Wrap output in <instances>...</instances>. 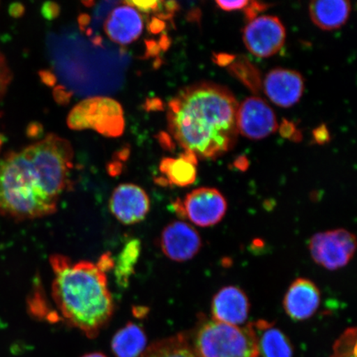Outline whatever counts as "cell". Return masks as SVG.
Here are the masks:
<instances>
[{
    "instance_id": "6da1fadb",
    "label": "cell",
    "mask_w": 357,
    "mask_h": 357,
    "mask_svg": "<svg viewBox=\"0 0 357 357\" xmlns=\"http://www.w3.org/2000/svg\"><path fill=\"white\" fill-rule=\"evenodd\" d=\"M73 146L49 134L45 139L0 158V215L36 220L57 211L73 168Z\"/></svg>"
},
{
    "instance_id": "7a4b0ae2",
    "label": "cell",
    "mask_w": 357,
    "mask_h": 357,
    "mask_svg": "<svg viewBox=\"0 0 357 357\" xmlns=\"http://www.w3.org/2000/svg\"><path fill=\"white\" fill-rule=\"evenodd\" d=\"M238 109L229 89L213 83L196 84L169 102V130L185 153L215 159L236 144Z\"/></svg>"
},
{
    "instance_id": "3957f363",
    "label": "cell",
    "mask_w": 357,
    "mask_h": 357,
    "mask_svg": "<svg viewBox=\"0 0 357 357\" xmlns=\"http://www.w3.org/2000/svg\"><path fill=\"white\" fill-rule=\"evenodd\" d=\"M50 264L52 297L62 318L87 337H96L114 310L105 272L95 263L73 262L60 254L51 257Z\"/></svg>"
},
{
    "instance_id": "277c9868",
    "label": "cell",
    "mask_w": 357,
    "mask_h": 357,
    "mask_svg": "<svg viewBox=\"0 0 357 357\" xmlns=\"http://www.w3.org/2000/svg\"><path fill=\"white\" fill-rule=\"evenodd\" d=\"M190 341L199 357H258L253 324L229 325L208 320L198 326Z\"/></svg>"
},
{
    "instance_id": "5b68a950",
    "label": "cell",
    "mask_w": 357,
    "mask_h": 357,
    "mask_svg": "<svg viewBox=\"0 0 357 357\" xmlns=\"http://www.w3.org/2000/svg\"><path fill=\"white\" fill-rule=\"evenodd\" d=\"M67 125L73 130L93 129L105 137H117L124 131L123 110L110 98H89L70 111Z\"/></svg>"
},
{
    "instance_id": "8992f818",
    "label": "cell",
    "mask_w": 357,
    "mask_h": 357,
    "mask_svg": "<svg viewBox=\"0 0 357 357\" xmlns=\"http://www.w3.org/2000/svg\"><path fill=\"white\" fill-rule=\"evenodd\" d=\"M173 208L181 218H186L196 226L208 227L221 222L227 203L218 190L203 187L191 191L184 199L175 201Z\"/></svg>"
},
{
    "instance_id": "52a82bcc",
    "label": "cell",
    "mask_w": 357,
    "mask_h": 357,
    "mask_svg": "<svg viewBox=\"0 0 357 357\" xmlns=\"http://www.w3.org/2000/svg\"><path fill=\"white\" fill-rule=\"evenodd\" d=\"M312 260L328 271L346 266L356 249L354 234L345 229H335L312 236L309 244Z\"/></svg>"
},
{
    "instance_id": "ba28073f",
    "label": "cell",
    "mask_w": 357,
    "mask_h": 357,
    "mask_svg": "<svg viewBox=\"0 0 357 357\" xmlns=\"http://www.w3.org/2000/svg\"><path fill=\"white\" fill-rule=\"evenodd\" d=\"M287 33L282 22L274 16H261L245 26L243 41L248 51L259 57L274 56L283 47Z\"/></svg>"
},
{
    "instance_id": "9c48e42d",
    "label": "cell",
    "mask_w": 357,
    "mask_h": 357,
    "mask_svg": "<svg viewBox=\"0 0 357 357\" xmlns=\"http://www.w3.org/2000/svg\"><path fill=\"white\" fill-rule=\"evenodd\" d=\"M238 132L252 140H261L278 130L273 109L261 98L250 97L238 106L236 113Z\"/></svg>"
},
{
    "instance_id": "30bf717a",
    "label": "cell",
    "mask_w": 357,
    "mask_h": 357,
    "mask_svg": "<svg viewBox=\"0 0 357 357\" xmlns=\"http://www.w3.org/2000/svg\"><path fill=\"white\" fill-rule=\"evenodd\" d=\"M164 255L177 262L191 260L202 248L197 230L185 222L174 221L165 227L160 238Z\"/></svg>"
},
{
    "instance_id": "8fae6325",
    "label": "cell",
    "mask_w": 357,
    "mask_h": 357,
    "mask_svg": "<svg viewBox=\"0 0 357 357\" xmlns=\"http://www.w3.org/2000/svg\"><path fill=\"white\" fill-rule=\"evenodd\" d=\"M150 208L149 195L140 186L134 184L119 185L109 200L112 214L124 225H137L144 220Z\"/></svg>"
},
{
    "instance_id": "7c38bea8",
    "label": "cell",
    "mask_w": 357,
    "mask_h": 357,
    "mask_svg": "<svg viewBox=\"0 0 357 357\" xmlns=\"http://www.w3.org/2000/svg\"><path fill=\"white\" fill-rule=\"evenodd\" d=\"M264 88L266 95L275 105L289 108L301 99L305 83L297 71L278 68L266 75Z\"/></svg>"
},
{
    "instance_id": "4fadbf2b",
    "label": "cell",
    "mask_w": 357,
    "mask_h": 357,
    "mask_svg": "<svg viewBox=\"0 0 357 357\" xmlns=\"http://www.w3.org/2000/svg\"><path fill=\"white\" fill-rule=\"evenodd\" d=\"M321 294L312 281L298 278L290 284L284 298V309L290 319L296 321L309 319L318 310Z\"/></svg>"
},
{
    "instance_id": "5bb4252c",
    "label": "cell",
    "mask_w": 357,
    "mask_h": 357,
    "mask_svg": "<svg viewBox=\"0 0 357 357\" xmlns=\"http://www.w3.org/2000/svg\"><path fill=\"white\" fill-rule=\"evenodd\" d=\"M213 319L222 324L240 326L248 320L250 302L243 289L236 287H223L212 301Z\"/></svg>"
},
{
    "instance_id": "9a60e30c",
    "label": "cell",
    "mask_w": 357,
    "mask_h": 357,
    "mask_svg": "<svg viewBox=\"0 0 357 357\" xmlns=\"http://www.w3.org/2000/svg\"><path fill=\"white\" fill-rule=\"evenodd\" d=\"M144 21L140 13L129 6L115 8L105 22V32L116 43L130 44L140 37Z\"/></svg>"
},
{
    "instance_id": "2e32d148",
    "label": "cell",
    "mask_w": 357,
    "mask_h": 357,
    "mask_svg": "<svg viewBox=\"0 0 357 357\" xmlns=\"http://www.w3.org/2000/svg\"><path fill=\"white\" fill-rule=\"evenodd\" d=\"M197 159L190 153L182 154L178 158H164L159 167L163 176L159 178V184L178 187L194 184L197 177Z\"/></svg>"
},
{
    "instance_id": "e0dca14e",
    "label": "cell",
    "mask_w": 357,
    "mask_h": 357,
    "mask_svg": "<svg viewBox=\"0 0 357 357\" xmlns=\"http://www.w3.org/2000/svg\"><path fill=\"white\" fill-rule=\"evenodd\" d=\"M253 326L257 337L259 355L262 357H293L291 342L274 324L260 320Z\"/></svg>"
},
{
    "instance_id": "ac0fdd59",
    "label": "cell",
    "mask_w": 357,
    "mask_h": 357,
    "mask_svg": "<svg viewBox=\"0 0 357 357\" xmlns=\"http://www.w3.org/2000/svg\"><path fill=\"white\" fill-rule=\"evenodd\" d=\"M312 22L324 30H334L346 24L351 13V3L346 0H321L310 3Z\"/></svg>"
},
{
    "instance_id": "d6986e66",
    "label": "cell",
    "mask_w": 357,
    "mask_h": 357,
    "mask_svg": "<svg viewBox=\"0 0 357 357\" xmlns=\"http://www.w3.org/2000/svg\"><path fill=\"white\" fill-rule=\"evenodd\" d=\"M147 338L140 326L128 323L114 334L112 351L117 357H140L146 349Z\"/></svg>"
},
{
    "instance_id": "ffe728a7",
    "label": "cell",
    "mask_w": 357,
    "mask_h": 357,
    "mask_svg": "<svg viewBox=\"0 0 357 357\" xmlns=\"http://www.w3.org/2000/svg\"><path fill=\"white\" fill-rule=\"evenodd\" d=\"M140 357H199L194 349L188 333L162 339L151 344Z\"/></svg>"
},
{
    "instance_id": "44dd1931",
    "label": "cell",
    "mask_w": 357,
    "mask_h": 357,
    "mask_svg": "<svg viewBox=\"0 0 357 357\" xmlns=\"http://www.w3.org/2000/svg\"><path fill=\"white\" fill-rule=\"evenodd\" d=\"M141 253V243L138 239H132L124 245L117 262H114L116 280L121 287H126L133 274Z\"/></svg>"
},
{
    "instance_id": "7402d4cb",
    "label": "cell",
    "mask_w": 357,
    "mask_h": 357,
    "mask_svg": "<svg viewBox=\"0 0 357 357\" xmlns=\"http://www.w3.org/2000/svg\"><path fill=\"white\" fill-rule=\"evenodd\" d=\"M357 331L356 328L345 330L333 347L331 357H356Z\"/></svg>"
},
{
    "instance_id": "603a6c76",
    "label": "cell",
    "mask_w": 357,
    "mask_h": 357,
    "mask_svg": "<svg viewBox=\"0 0 357 357\" xmlns=\"http://www.w3.org/2000/svg\"><path fill=\"white\" fill-rule=\"evenodd\" d=\"M12 73L6 56L0 52V100L6 93L12 80Z\"/></svg>"
},
{
    "instance_id": "cb8c5ba5",
    "label": "cell",
    "mask_w": 357,
    "mask_h": 357,
    "mask_svg": "<svg viewBox=\"0 0 357 357\" xmlns=\"http://www.w3.org/2000/svg\"><path fill=\"white\" fill-rule=\"evenodd\" d=\"M127 6L136 8L144 13H151L159 10L160 3L158 1H126L124 2Z\"/></svg>"
},
{
    "instance_id": "d4e9b609",
    "label": "cell",
    "mask_w": 357,
    "mask_h": 357,
    "mask_svg": "<svg viewBox=\"0 0 357 357\" xmlns=\"http://www.w3.org/2000/svg\"><path fill=\"white\" fill-rule=\"evenodd\" d=\"M42 13L45 19L47 20H53L59 15L60 6L56 3H45L42 8Z\"/></svg>"
},
{
    "instance_id": "484cf974",
    "label": "cell",
    "mask_w": 357,
    "mask_h": 357,
    "mask_svg": "<svg viewBox=\"0 0 357 357\" xmlns=\"http://www.w3.org/2000/svg\"><path fill=\"white\" fill-rule=\"evenodd\" d=\"M218 6L225 11H234L242 10L249 4V1H217Z\"/></svg>"
},
{
    "instance_id": "4316f807",
    "label": "cell",
    "mask_w": 357,
    "mask_h": 357,
    "mask_svg": "<svg viewBox=\"0 0 357 357\" xmlns=\"http://www.w3.org/2000/svg\"><path fill=\"white\" fill-rule=\"evenodd\" d=\"M314 135L317 142L320 144H324L329 140V133L326 127H319L314 132Z\"/></svg>"
},
{
    "instance_id": "83f0119b",
    "label": "cell",
    "mask_w": 357,
    "mask_h": 357,
    "mask_svg": "<svg viewBox=\"0 0 357 357\" xmlns=\"http://www.w3.org/2000/svg\"><path fill=\"white\" fill-rule=\"evenodd\" d=\"M294 127L292 126L291 123L284 122V124L280 129V133L282 134L283 137H289L294 133Z\"/></svg>"
},
{
    "instance_id": "f1b7e54d",
    "label": "cell",
    "mask_w": 357,
    "mask_h": 357,
    "mask_svg": "<svg viewBox=\"0 0 357 357\" xmlns=\"http://www.w3.org/2000/svg\"><path fill=\"white\" fill-rule=\"evenodd\" d=\"M24 12V7L20 3H15L10 8V13L13 17H20Z\"/></svg>"
},
{
    "instance_id": "f546056e",
    "label": "cell",
    "mask_w": 357,
    "mask_h": 357,
    "mask_svg": "<svg viewBox=\"0 0 357 357\" xmlns=\"http://www.w3.org/2000/svg\"><path fill=\"white\" fill-rule=\"evenodd\" d=\"M82 357H108V356H106L104 354H102V352L96 351V352H91V354L84 355Z\"/></svg>"
}]
</instances>
